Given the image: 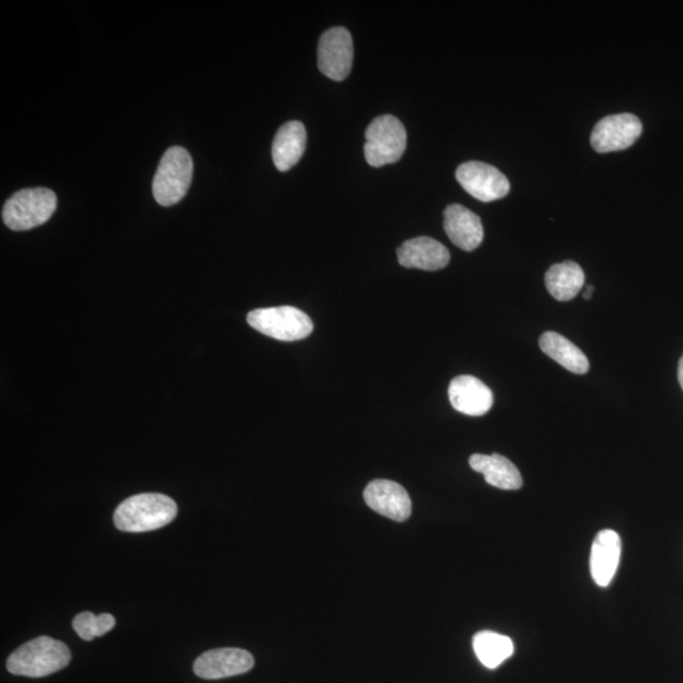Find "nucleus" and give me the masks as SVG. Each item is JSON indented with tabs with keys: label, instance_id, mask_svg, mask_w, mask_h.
<instances>
[{
	"label": "nucleus",
	"instance_id": "nucleus-1",
	"mask_svg": "<svg viewBox=\"0 0 683 683\" xmlns=\"http://www.w3.org/2000/svg\"><path fill=\"white\" fill-rule=\"evenodd\" d=\"M72 661V651L65 643L38 636L29 641L8 658L7 670L17 676L40 679L57 673Z\"/></svg>",
	"mask_w": 683,
	"mask_h": 683
},
{
	"label": "nucleus",
	"instance_id": "nucleus-2",
	"mask_svg": "<svg viewBox=\"0 0 683 683\" xmlns=\"http://www.w3.org/2000/svg\"><path fill=\"white\" fill-rule=\"evenodd\" d=\"M177 516L176 502L164 494H139L124 500L114 512V524L122 532L160 530Z\"/></svg>",
	"mask_w": 683,
	"mask_h": 683
},
{
	"label": "nucleus",
	"instance_id": "nucleus-3",
	"mask_svg": "<svg viewBox=\"0 0 683 683\" xmlns=\"http://www.w3.org/2000/svg\"><path fill=\"white\" fill-rule=\"evenodd\" d=\"M58 208L57 194L46 188L23 189L4 204L2 216L12 231H29L48 222Z\"/></svg>",
	"mask_w": 683,
	"mask_h": 683
},
{
	"label": "nucleus",
	"instance_id": "nucleus-4",
	"mask_svg": "<svg viewBox=\"0 0 683 683\" xmlns=\"http://www.w3.org/2000/svg\"><path fill=\"white\" fill-rule=\"evenodd\" d=\"M193 170L190 153L181 146L170 147L153 178L154 200L162 207L175 206L182 201L190 188Z\"/></svg>",
	"mask_w": 683,
	"mask_h": 683
},
{
	"label": "nucleus",
	"instance_id": "nucleus-5",
	"mask_svg": "<svg viewBox=\"0 0 683 683\" xmlns=\"http://www.w3.org/2000/svg\"><path fill=\"white\" fill-rule=\"evenodd\" d=\"M364 158L372 167L398 162L407 150V131L397 116H377L367 129Z\"/></svg>",
	"mask_w": 683,
	"mask_h": 683
},
{
	"label": "nucleus",
	"instance_id": "nucleus-6",
	"mask_svg": "<svg viewBox=\"0 0 683 683\" xmlns=\"http://www.w3.org/2000/svg\"><path fill=\"white\" fill-rule=\"evenodd\" d=\"M247 322L262 335L283 342L305 339L314 330L309 315L294 307L254 309L248 313Z\"/></svg>",
	"mask_w": 683,
	"mask_h": 683
},
{
	"label": "nucleus",
	"instance_id": "nucleus-7",
	"mask_svg": "<svg viewBox=\"0 0 683 683\" xmlns=\"http://www.w3.org/2000/svg\"><path fill=\"white\" fill-rule=\"evenodd\" d=\"M456 178L470 196L485 203L506 198L510 190L507 176L485 162H464L457 169Z\"/></svg>",
	"mask_w": 683,
	"mask_h": 683
},
{
	"label": "nucleus",
	"instance_id": "nucleus-8",
	"mask_svg": "<svg viewBox=\"0 0 683 683\" xmlns=\"http://www.w3.org/2000/svg\"><path fill=\"white\" fill-rule=\"evenodd\" d=\"M353 41L344 27H333L324 33L318 46V67L335 82L345 80L351 73Z\"/></svg>",
	"mask_w": 683,
	"mask_h": 683
},
{
	"label": "nucleus",
	"instance_id": "nucleus-9",
	"mask_svg": "<svg viewBox=\"0 0 683 683\" xmlns=\"http://www.w3.org/2000/svg\"><path fill=\"white\" fill-rule=\"evenodd\" d=\"M642 131V122L633 114L605 116L593 131V149L599 153L626 150L641 137Z\"/></svg>",
	"mask_w": 683,
	"mask_h": 683
},
{
	"label": "nucleus",
	"instance_id": "nucleus-10",
	"mask_svg": "<svg viewBox=\"0 0 683 683\" xmlns=\"http://www.w3.org/2000/svg\"><path fill=\"white\" fill-rule=\"evenodd\" d=\"M250 651L240 648H220L206 651L194 662V673L203 680H221L238 676L252 670Z\"/></svg>",
	"mask_w": 683,
	"mask_h": 683
},
{
	"label": "nucleus",
	"instance_id": "nucleus-11",
	"mask_svg": "<svg viewBox=\"0 0 683 683\" xmlns=\"http://www.w3.org/2000/svg\"><path fill=\"white\" fill-rule=\"evenodd\" d=\"M363 499L369 508L394 522H406L411 516L410 496L406 488L394 481H372L364 488Z\"/></svg>",
	"mask_w": 683,
	"mask_h": 683
},
{
	"label": "nucleus",
	"instance_id": "nucleus-12",
	"mask_svg": "<svg viewBox=\"0 0 683 683\" xmlns=\"http://www.w3.org/2000/svg\"><path fill=\"white\" fill-rule=\"evenodd\" d=\"M448 397L457 411L470 417L485 415L494 406L490 387L470 375L454 378L448 387Z\"/></svg>",
	"mask_w": 683,
	"mask_h": 683
},
{
	"label": "nucleus",
	"instance_id": "nucleus-13",
	"mask_svg": "<svg viewBox=\"0 0 683 683\" xmlns=\"http://www.w3.org/2000/svg\"><path fill=\"white\" fill-rule=\"evenodd\" d=\"M398 260L401 266L424 271L445 269L451 254L447 248L431 237H417L407 240L398 248Z\"/></svg>",
	"mask_w": 683,
	"mask_h": 683
},
{
	"label": "nucleus",
	"instance_id": "nucleus-14",
	"mask_svg": "<svg viewBox=\"0 0 683 683\" xmlns=\"http://www.w3.org/2000/svg\"><path fill=\"white\" fill-rule=\"evenodd\" d=\"M622 555V539L614 531L605 530L597 533L589 557V571L593 580L600 587H608L618 571Z\"/></svg>",
	"mask_w": 683,
	"mask_h": 683
},
{
	"label": "nucleus",
	"instance_id": "nucleus-15",
	"mask_svg": "<svg viewBox=\"0 0 683 683\" xmlns=\"http://www.w3.org/2000/svg\"><path fill=\"white\" fill-rule=\"evenodd\" d=\"M444 224L448 238L461 250L471 252L483 244V222L470 209L460 204L448 206Z\"/></svg>",
	"mask_w": 683,
	"mask_h": 683
},
{
	"label": "nucleus",
	"instance_id": "nucleus-16",
	"mask_svg": "<svg viewBox=\"0 0 683 683\" xmlns=\"http://www.w3.org/2000/svg\"><path fill=\"white\" fill-rule=\"evenodd\" d=\"M307 147L305 124L291 121L284 124L273 144V160L278 171H289L298 164Z\"/></svg>",
	"mask_w": 683,
	"mask_h": 683
},
{
	"label": "nucleus",
	"instance_id": "nucleus-17",
	"mask_svg": "<svg viewBox=\"0 0 683 683\" xmlns=\"http://www.w3.org/2000/svg\"><path fill=\"white\" fill-rule=\"evenodd\" d=\"M470 465L473 471L483 473L488 485L501 490H518L523 485L517 465L501 455H472Z\"/></svg>",
	"mask_w": 683,
	"mask_h": 683
},
{
	"label": "nucleus",
	"instance_id": "nucleus-18",
	"mask_svg": "<svg viewBox=\"0 0 683 683\" xmlns=\"http://www.w3.org/2000/svg\"><path fill=\"white\" fill-rule=\"evenodd\" d=\"M585 281L584 270L573 261L556 263L546 274L547 289L558 301H570L576 298Z\"/></svg>",
	"mask_w": 683,
	"mask_h": 683
},
{
	"label": "nucleus",
	"instance_id": "nucleus-19",
	"mask_svg": "<svg viewBox=\"0 0 683 683\" xmlns=\"http://www.w3.org/2000/svg\"><path fill=\"white\" fill-rule=\"evenodd\" d=\"M543 352L573 374L584 375L589 369L587 357L571 340L556 332H546L539 339Z\"/></svg>",
	"mask_w": 683,
	"mask_h": 683
},
{
	"label": "nucleus",
	"instance_id": "nucleus-20",
	"mask_svg": "<svg viewBox=\"0 0 683 683\" xmlns=\"http://www.w3.org/2000/svg\"><path fill=\"white\" fill-rule=\"evenodd\" d=\"M473 650L487 669L495 670L514 654V643L507 635L484 631L473 636Z\"/></svg>",
	"mask_w": 683,
	"mask_h": 683
},
{
	"label": "nucleus",
	"instance_id": "nucleus-21",
	"mask_svg": "<svg viewBox=\"0 0 683 683\" xmlns=\"http://www.w3.org/2000/svg\"><path fill=\"white\" fill-rule=\"evenodd\" d=\"M115 619L111 614L95 616L92 612L84 611L73 620V628L77 635L84 641H92L97 636H102L112 631Z\"/></svg>",
	"mask_w": 683,
	"mask_h": 683
},
{
	"label": "nucleus",
	"instance_id": "nucleus-22",
	"mask_svg": "<svg viewBox=\"0 0 683 683\" xmlns=\"http://www.w3.org/2000/svg\"><path fill=\"white\" fill-rule=\"evenodd\" d=\"M679 382L683 390V356L681 357V360L679 363Z\"/></svg>",
	"mask_w": 683,
	"mask_h": 683
},
{
	"label": "nucleus",
	"instance_id": "nucleus-23",
	"mask_svg": "<svg viewBox=\"0 0 683 683\" xmlns=\"http://www.w3.org/2000/svg\"><path fill=\"white\" fill-rule=\"evenodd\" d=\"M593 294H594V286L589 285V286H587V289H586V291L584 293V298H585L586 300L592 299Z\"/></svg>",
	"mask_w": 683,
	"mask_h": 683
}]
</instances>
